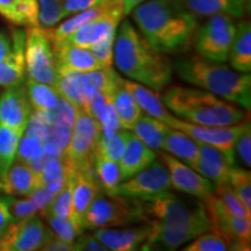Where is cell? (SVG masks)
Wrapping results in <instances>:
<instances>
[{"mask_svg":"<svg viewBox=\"0 0 251 251\" xmlns=\"http://www.w3.org/2000/svg\"><path fill=\"white\" fill-rule=\"evenodd\" d=\"M151 230L141 250H176L211 230L208 216L171 225H150Z\"/></svg>","mask_w":251,"mask_h":251,"instance_id":"obj_11","label":"cell"},{"mask_svg":"<svg viewBox=\"0 0 251 251\" xmlns=\"http://www.w3.org/2000/svg\"><path fill=\"white\" fill-rule=\"evenodd\" d=\"M39 24L42 28H52L64 19L63 0H37Z\"/></svg>","mask_w":251,"mask_h":251,"instance_id":"obj_47","label":"cell"},{"mask_svg":"<svg viewBox=\"0 0 251 251\" xmlns=\"http://www.w3.org/2000/svg\"><path fill=\"white\" fill-rule=\"evenodd\" d=\"M198 147H199V157L191 168L214 183V185L227 181L230 169L235 165V158H236L235 152L225 151L199 142Z\"/></svg>","mask_w":251,"mask_h":251,"instance_id":"obj_19","label":"cell"},{"mask_svg":"<svg viewBox=\"0 0 251 251\" xmlns=\"http://www.w3.org/2000/svg\"><path fill=\"white\" fill-rule=\"evenodd\" d=\"M106 5H107V1H103L102 4H100L96 7L85 9V11L78 12V13H75L72 15H69L67 17L68 19L63 23L56 25L55 28H45L47 34H48L50 41H51V45H57V43H61L65 39H68L71 34H74L78 28L83 26L84 24L89 23L90 20H92L99 15L103 9L106 8Z\"/></svg>","mask_w":251,"mask_h":251,"instance_id":"obj_31","label":"cell"},{"mask_svg":"<svg viewBox=\"0 0 251 251\" xmlns=\"http://www.w3.org/2000/svg\"><path fill=\"white\" fill-rule=\"evenodd\" d=\"M113 63L126 77L153 91H162L171 83V63L127 19L117 28Z\"/></svg>","mask_w":251,"mask_h":251,"instance_id":"obj_2","label":"cell"},{"mask_svg":"<svg viewBox=\"0 0 251 251\" xmlns=\"http://www.w3.org/2000/svg\"><path fill=\"white\" fill-rule=\"evenodd\" d=\"M168 168L162 161H153L143 170L122 180L108 194L141 199L171 190Z\"/></svg>","mask_w":251,"mask_h":251,"instance_id":"obj_12","label":"cell"},{"mask_svg":"<svg viewBox=\"0 0 251 251\" xmlns=\"http://www.w3.org/2000/svg\"><path fill=\"white\" fill-rule=\"evenodd\" d=\"M183 1L197 17H211L221 13L234 19H241L246 14L247 0H183Z\"/></svg>","mask_w":251,"mask_h":251,"instance_id":"obj_28","label":"cell"},{"mask_svg":"<svg viewBox=\"0 0 251 251\" xmlns=\"http://www.w3.org/2000/svg\"><path fill=\"white\" fill-rule=\"evenodd\" d=\"M157 153L155 150L149 148L147 144L137 139L133 133L129 134L127 144L122 153L121 158L119 159L120 166L121 180L127 179L137 172L143 170L149 164L155 161Z\"/></svg>","mask_w":251,"mask_h":251,"instance_id":"obj_25","label":"cell"},{"mask_svg":"<svg viewBox=\"0 0 251 251\" xmlns=\"http://www.w3.org/2000/svg\"><path fill=\"white\" fill-rule=\"evenodd\" d=\"M67 170V169H65ZM75 186V174L67 171V179L61 187V190L56 193L51 202L42 209V215H54L59 218H70L72 208V192Z\"/></svg>","mask_w":251,"mask_h":251,"instance_id":"obj_36","label":"cell"},{"mask_svg":"<svg viewBox=\"0 0 251 251\" xmlns=\"http://www.w3.org/2000/svg\"><path fill=\"white\" fill-rule=\"evenodd\" d=\"M12 196H0V235L9 227V225L14 221L13 215H12L11 206Z\"/></svg>","mask_w":251,"mask_h":251,"instance_id":"obj_56","label":"cell"},{"mask_svg":"<svg viewBox=\"0 0 251 251\" xmlns=\"http://www.w3.org/2000/svg\"><path fill=\"white\" fill-rule=\"evenodd\" d=\"M43 251H75L74 249V243L65 242V241L61 240L57 236L50 238V240L47 242L45 246L42 247Z\"/></svg>","mask_w":251,"mask_h":251,"instance_id":"obj_57","label":"cell"},{"mask_svg":"<svg viewBox=\"0 0 251 251\" xmlns=\"http://www.w3.org/2000/svg\"><path fill=\"white\" fill-rule=\"evenodd\" d=\"M56 193L47 190L46 187L40 186L39 188H36L33 193L29 194L28 198H29L31 202L36 206V208L39 209V211H42V209H45L46 207L51 202V200L54 199Z\"/></svg>","mask_w":251,"mask_h":251,"instance_id":"obj_55","label":"cell"},{"mask_svg":"<svg viewBox=\"0 0 251 251\" xmlns=\"http://www.w3.org/2000/svg\"><path fill=\"white\" fill-rule=\"evenodd\" d=\"M156 153L168 168L172 188L187 196L197 198L202 202L214 194V185L212 181L198 174L190 165L185 164L184 162L165 151Z\"/></svg>","mask_w":251,"mask_h":251,"instance_id":"obj_14","label":"cell"},{"mask_svg":"<svg viewBox=\"0 0 251 251\" xmlns=\"http://www.w3.org/2000/svg\"><path fill=\"white\" fill-rule=\"evenodd\" d=\"M77 112L78 109L76 106L61 96L55 107L50 109L49 112L45 113L51 125L64 126V127L72 128L74 122L76 120Z\"/></svg>","mask_w":251,"mask_h":251,"instance_id":"obj_45","label":"cell"},{"mask_svg":"<svg viewBox=\"0 0 251 251\" xmlns=\"http://www.w3.org/2000/svg\"><path fill=\"white\" fill-rule=\"evenodd\" d=\"M121 229L101 228L94 231V236L111 251L141 250L142 244L148 238L151 227L144 224L136 227H120Z\"/></svg>","mask_w":251,"mask_h":251,"instance_id":"obj_20","label":"cell"},{"mask_svg":"<svg viewBox=\"0 0 251 251\" xmlns=\"http://www.w3.org/2000/svg\"><path fill=\"white\" fill-rule=\"evenodd\" d=\"M101 127L97 119L83 109H78L71 129V137L62 153L67 171L76 174L83 169L94 168Z\"/></svg>","mask_w":251,"mask_h":251,"instance_id":"obj_6","label":"cell"},{"mask_svg":"<svg viewBox=\"0 0 251 251\" xmlns=\"http://www.w3.org/2000/svg\"><path fill=\"white\" fill-rule=\"evenodd\" d=\"M86 75L91 83H92V85L97 90L109 94V96H113L115 90L122 83V78L119 76L117 71L112 67L101 68L98 69V70L86 72Z\"/></svg>","mask_w":251,"mask_h":251,"instance_id":"obj_42","label":"cell"},{"mask_svg":"<svg viewBox=\"0 0 251 251\" xmlns=\"http://www.w3.org/2000/svg\"><path fill=\"white\" fill-rule=\"evenodd\" d=\"M33 113L26 86L24 84L6 90L0 96V125L25 133Z\"/></svg>","mask_w":251,"mask_h":251,"instance_id":"obj_17","label":"cell"},{"mask_svg":"<svg viewBox=\"0 0 251 251\" xmlns=\"http://www.w3.org/2000/svg\"><path fill=\"white\" fill-rule=\"evenodd\" d=\"M214 196L234 214L242 216V218L251 219V213L247 211L240 198L237 197V194L234 192V190L229 185L228 180L214 185Z\"/></svg>","mask_w":251,"mask_h":251,"instance_id":"obj_44","label":"cell"},{"mask_svg":"<svg viewBox=\"0 0 251 251\" xmlns=\"http://www.w3.org/2000/svg\"><path fill=\"white\" fill-rule=\"evenodd\" d=\"M72 128L50 124L43 139L45 152L50 157H61L71 137Z\"/></svg>","mask_w":251,"mask_h":251,"instance_id":"obj_39","label":"cell"},{"mask_svg":"<svg viewBox=\"0 0 251 251\" xmlns=\"http://www.w3.org/2000/svg\"><path fill=\"white\" fill-rule=\"evenodd\" d=\"M106 1H107V5L101 13L90 20L89 23L84 24L63 42L90 48L103 37L115 33L120 21L125 18L124 11L119 5L113 4L109 0H106Z\"/></svg>","mask_w":251,"mask_h":251,"instance_id":"obj_16","label":"cell"},{"mask_svg":"<svg viewBox=\"0 0 251 251\" xmlns=\"http://www.w3.org/2000/svg\"><path fill=\"white\" fill-rule=\"evenodd\" d=\"M26 90L33 111L49 112L55 107L61 97L55 86L33 79L27 80Z\"/></svg>","mask_w":251,"mask_h":251,"instance_id":"obj_34","label":"cell"},{"mask_svg":"<svg viewBox=\"0 0 251 251\" xmlns=\"http://www.w3.org/2000/svg\"><path fill=\"white\" fill-rule=\"evenodd\" d=\"M235 156L238 157L242 164L247 168L251 166V127L249 119H247L243 130L238 135L234 144Z\"/></svg>","mask_w":251,"mask_h":251,"instance_id":"obj_50","label":"cell"},{"mask_svg":"<svg viewBox=\"0 0 251 251\" xmlns=\"http://www.w3.org/2000/svg\"><path fill=\"white\" fill-rule=\"evenodd\" d=\"M23 135L13 128L0 125V177L4 176L14 163Z\"/></svg>","mask_w":251,"mask_h":251,"instance_id":"obj_35","label":"cell"},{"mask_svg":"<svg viewBox=\"0 0 251 251\" xmlns=\"http://www.w3.org/2000/svg\"><path fill=\"white\" fill-rule=\"evenodd\" d=\"M75 251H108L94 235L81 233L74 242Z\"/></svg>","mask_w":251,"mask_h":251,"instance_id":"obj_53","label":"cell"},{"mask_svg":"<svg viewBox=\"0 0 251 251\" xmlns=\"http://www.w3.org/2000/svg\"><path fill=\"white\" fill-rule=\"evenodd\" d=\"M191 242V241H190ZM184 251H226L229 250L227 240L219 234L218 231L208 230L206 233L192 240L186 247L183 248Z\"/></svg>","mask_w":251,"mask_h":251,"instance_id":"obj_43","label":"cell"},{"mask_svg":"<svg viewBox=\"0 0 251 251\" xmlns=\"http://www.w3.org/2000/svg\"><path fill=\"white\" fill-rule=\"evenodd\" d=\"M228 183L237 194L247 211L251 213V174L247 169L234 165L228 175Z\"/></svg>","mask_w":251,"mask_h":251,"instance_id":"obj_40","label":"cell"},{"mask_svg":"<svg viewBox=\"0 0 251 251\" xmlns=\"http://www.w3.org/2000/svg\"><path fill=\"white\" fill-rule=\"evenodd\" d=\"M55 87L63 98L74 103L77 109H83L86 112L91 96L97 90L87 78L86 72L85 74L81 72L59 74Z\"/></svg>","mask_w":251,"mask_h":251,"instance_id":"obj_24","label":"cell"},{"mask_svg":"<svg viewBox=\"0 0 251 251\" xmlns=\"http://www.w3.org/2000/svg\"><path fill=\"white\" fill-rule=\"evenodd\" d=\"M113 102L117 109L122 129H133L134 125L142 115V109L140 108L139 103L136 102L129 91L124 86V79L113 94Z\"/></svg>","mask_w":251,"mask_h":251,"instance_id":"obj_33","label":"cell"},{"mask_svg":"<svg viewBox=\"0 0 251 251\" xmlns=\"http://www.w3.org/2000/svg\"><path fill=\"white\" fill-rule=\"evenodd\" d=\"M109 1L113 2V4H117L120 6L126 17V15L129 14L130 12L136 7V6H139L144 1H147V0H109Z\"/></svg>","mask_w":251,"mask_h":251,"instance_id":"obj_59","label":"cell"},{"mask_svg":"<svg viewBox=\"0 0 251 251\" xmlns=\"http://www.w3.org/2000/svg\"><path fill=\"white\" fill-rule=\"evenodd\" d=\"M25 40H26V31L20 29L13 30L12 33L13 51L7 58L0 61V86L5 89L24 84L26 77Z\"/></svg>","mask_w":251,"mask_h":251,"instance_id":"obj_23","label":"cell"},{"mask_svg":"<svg viewBox=\"0 0 251 251\" xmlns=\"http://www.w3.org/2000/svg\"><path fill=\"white\" fill-rule=\"evenodd\" d=\"M247 118L241 124L230 126V127H212V126H201L191 124L181 119L171 115L165 124L169 127L184 131L191 139L199 143H205L225 151L234 152V144L238 135L246 126Z\"/></svg>","mask_w":251,"mask_h":251,"instance_id":"obj_15","label":"cell"},{"mask_svg":"<svg viewBox=\"0 0 251 251\" xmlns=\"http://www.w3.org/2000/svg\"><path fill=\"white\" fill-rule=\"evenodd\" d=\"M129 14L140 33L162 54L184 52L198 29V17L183 0H147Z\"/></svg>","mask_w":251,"mask_h":251,"instance_id":"obj_1","label":"cell"},{"mask_svg":"<svg viewBox=\"0 0 251 251\" xmlns=\"http://www.w3.org/2000/svg\"><path fill=\"white\" fill-rule=\"evenodd\" d=\"M236 33L234 18L227 14H214L198 28L194 35V47L198 56L213 62L225 63Z\"/></svg>","mask_w":251,"mask_h":251,"instance_id":"obj_8","label":"cell"},{"mask_svg":"<svg viewBox=\"0 0 251 251\" xmlns=\"http://www.w3.org/2000/svg\"><path fill=\"white\" fill-rule=\"evenodd\" d=\"M124 86L134 97V99L139 103L140 108L150 117L158 119L165 124V121L172 115L163 102L162 97L155 93V91L150 87L144 86L142 84L136 83V81L125 79Z\"/></svg>","mask_w":251,"mask_h":251,"instance_id":"obj_29","label":"cell"},{"mask_svg":"<svg viewBox=\"0 0 251 251\" xmlns=\"http://www.w3.org/2000/svg\"><path fill=\"white\" fill-rule=\"evenodd\" d=\"M141 222L139 203L134 198L114 196L101 191L83 220L84 230L120 228Z\"/></svg>","mask_w":251,"mask_h":251,"instance_id":"obj_7","label":"cell"},{"mask_svg":"<svg viewBox=\"0 0 251 251\" xmlns=\"http://www.w3.org/2000/svg\"><path fill=\"white\" fill-rule=\"evenodd\" d=\"M13 51V43L12 39L4 33H0V61L7 58Z\"/></svg>","mask_w":251,"mask_h":251,"instance_id":"obj_58","label":"cell"},{"mask_svg":"<svg viewBox=\"0 0 251 251\" xmlns=\"http://www.w3.org/2000/svg\"><path fill=\"white\" fill-rule=\"evenodd\" d=\"M94 172L102 191L109 193L121 183V172L119 163L97 151L94 158Z\"/></svg>","mask_w":251,"mask_h":251,"instance_id":"obj_37","label":"cell"},{"mask_svg":"<svg viewBox=\"0 0 251 251\" xmlns=\"http://www.w3.org/2000/svg\"><path fill=\"white\" fill-rule=\"evenodd\" d=\"M159 150L170 153L190 166H192L199 157V147L197 141L191 139L184 131L171 127L166 133Z\"/></svg>","mask_w":251,"mask_h":251,"instance_id":"obj_27","label":"cell"},{"mask_svg":"<svg viewBox=\"0 0 251 251\" xmlns=\"http://www.w3.org/2000/svg\"><path fill=\"white\" fill-rule=\"evenodd\" d=\"M101 191L102 187L97 178L94 168L83 169L75 174L70 220L79 234L84 233L83 220L85 218L87 209Z\"/></svg>","mask_w":251,"mask_h":251,"instance_id":"obj_18","label":"cell"},{"mask_svg":"<svg viewBox=\"0 0 251 251\" xmlns=\"http://www.w3.org/2000/svg\"><path fill=\"white\" fill-rule=\"evenodd\" d=\"M40 186V172L19 161H14L8 171L0 177V193L5 196L28 197Z\"/></svg>","mask_w":251,"mask_h":251,"instance_id":"obj_22","label":"cell"},{"mask_svg":"<svg viewBox=\"0 0 251 251\" xmlns=\"http://www.w3.org/2000/svg\"><path fill=\"white\" fill-rule=\"evenodd\" d=\"M0 15L17 26H40L37 0H0Z\"/></svg>","mask_w":251,"mask_h":251,"instance_id":"obj_30","label":"cell"},{"mask_svg":"<svg viewBox=\"0 0 251 251\" xmlns=\"http://www.w3.org/2000/svg\"><path fill=\"white\" fill-rule=\"evenodd\" d=\"M41 175V186L46 187L51 192L57 193L67 179V170L62 157H51L49 158L42 170Z\"/></svg>","mask_w":251,"mask_h":251,"instance_id":"obj_38","label":"cell"},{"mask_svg":"<svg viewBox=\"0 0 251 251\" xmlns=\"http://www.w3.org/2000/svg\"><path fill=\"white\" fill-rule=\"evenodd\" d=\"M211 230L221 234L229 244V250H250L251 219L230 212L214 194L203 201Z\"/></svg>","mask_w":251,"mask_h":251,"instance_id":"obj_10","label":"cell"},{"mask_svg":"<svg viewBox=\"0 0 251 251\" xmlns=\"http://www.w3.org/2000/svg\"><path fill=\"white\" fill-rule=\"evenodd\" d=\"M170 129L168 125L150 117V115H141L136 124L134 125L133 134L144 144L153 150H159L166 133Z\"/></svg>","mask_w":251,"mask_h":251,"instance_id":"obj_32","label":"cell"},{"mask_svg":"<svg viewBox=\"0 0 251 251\" xmlns=\"http://www.w3.org/2000/svg\"><path fill=\"white\" fill-rule=\"evenodd\" d=\"M43 218L49 224L52 233L65 242L74 243L78 235H80L70 218H59L54 215H43Z\"/></svg>","mask_w":251,"mask_h":251,"instance_id":"obj_48","label":"cell"},{"mask_svg":"<svg viewBox=\"0 0 251 251\" xmlns=\"http://www.w3.org/2000/svg\"><path fill=\"white\" fill-rule=\"evenodd\" d=\"M231 68L242 74L251 71V25L241 21L236 25V33L228 56Z\"/></svg>","mask_w":251,"mask_h":251,"instance_id":"obj_26","label":"cell"},{"mask_svg":"<svg viewBox=\"0 0 251 251\" xmlns=\"http://www.w3.org/2000/svg\"><path fill=\"white\" fill-rule=\"evenodd\" d=\"M162 100L169 111L191 124L230 127L247 118L244 109L202 89L172 86Z\"/></svg>","mask_w":251,"mask_h":251,"instance_id":"obj_4","label":"cell"},{"mask_svg":"<svg viewBox=\"0 0 251 251\" xmlns=\"http://www.w3.org/2000/svg\"><path fill=\"white\" fill-rule=\"evenodd\" d=\"M117 33V31H115ZM115 33H112L100 40L99 42L94 43L90 47L92 54L100 62L103 68H108L113 65V54H114V39Z\"/></svg>","mask_w":251,"mask_h":251,"instance_id":"obj_49","label":"cell"},{"mask_svg":"<svg viewBox=\"0 0 251 251\" xmlns=\"http://www.w3.org/2000/svg\"><path fill=\"white\" fill-rule=\"evenodd\" d=\"M136 200L141 222L148 225L179 224L208 216L201 200L177 196L170 191Z\"/></svg>","mask_w":251,"mask_h":251,"instance_id":"obj_5","label":"cell"},{"mask_svg":"<svg viewBox=\"0 0 251 251\" xmlns=\"http://www.w3.org/2000/svg\"><path fill=\"white\" fill-rule=\"evenodd\" d=\"M25 64L28 79L56 86L58 72L51 41L45 28L29 27L25 40Z\"/></svg>","mask_w":251,"mask_h":251,"instance_id":"obj_9","label":"cell"},{"mask_svg":"<svg viewBox=\"0 0 251 251\" xmlns=\"http://www.w3.org/2000/svg\"><path fill=\"white\" fill-rule=\"evenodd\" d=\"M43 153H45L43 141L33 135L24 133L20 143H19L15 159L19 162L26 163V164H30L37 158H40Z\"/></svg>","mask_w":251,"mask_h":251,"instance_id":"obj_46","label":"cell"},{"mask_svg":"<svg viewBox=\"0 0 251 251\" xmlns=\"http://www.w3.org/2000/svg\"><path fill=\"white\" fill-rule=\"evenodd\" d=\"M129 134L130 130L127 129H121L118 133L109 135V136L100 134L97 151L102 153V155L108 157V158L113 159V161L119 162L122 153H124Z\"/></svg>","mask_w":251,"mask_h":251,"instance_id":"obj_41","label":"cell"},{"mask_svg":"<svg viewBox=\"0 0 251 251\" xmlns=\"http://www.w3.org/2000/svg\"><path fill=\"white\" fill-rule=\"evenodd\" d=\"M56 68L59 74L67 72H91L103 68L89 48L62 42L52 46Z\"/></svg>","mask_w":251,"mask_h":251,"instance_id":"obj_21","label":"cell"},{"mask_svg":"<svg viewBox=\"0 0 251 251\" xmlns=\"http://www.w3.org/2000/svg\"><path fill=\"white\" fill-rule=\"evenodd\" d=\"M0 251H4V247H2V241H1V236H0Z\"/></svg>","mask_w":251,"mask_h":251,"instance_id":"obj_60","label":"cell"},{"mask_svg":"<svg viewBox=\"0 0 251 251\" xmlns=\"http://www.w3.org/2000/svg\"><path fill=\"white\" fill-rule=\"evenodd\" d=\"M9 209H11L14 221L28 218V216L36 214L39 212V209L36 208V206L31 202V200L28 197L25 199H13L12 198Z\"/></svg>","mask_w":251,"mask_h":251,"instance_id":"obj_52","label":"cell"},{"mask_svg":"<svg viewBox=\"0 0 251 251\" xmlns=\"http://www.w3.org/2000/svg\"><path fill=\"white\" fill-rule=\"evenodd\" d=\"M175 70L185 83L208 91L248 112L250 111V74H242L222 63L208 61L200 56L178 59Z\"/></svg>","mask_w":251,"mask_h":251,"instance_id":"obj_3","label":"cell"},{"mask_svg":"<svg viewBox=\"0 0 251 251\" xmlns=\"http://www.w3.org/2000/svg\"><path fill=\"white\" fill-rule=\"evenodd\" d=\"M105 0H63V15L64 18L85 9L96 7Z\"/></svg>","mask_w":251,"mask_h":251,"instance_id":"obj_54","label":"cell"},{"mask_svg":"<svg viewBox=\"0 0 251 251\" xmlns=\"http://www.w3.org/2000/svg\"><path fill=\"white\" fill-rule=\"evenodd\" d=\"M98 122L100 127H101V134L106 135V136L118 133L119 130L122 129L120 121H119L117 109H115L114 102H113V97L109 99L105 109L100 114Z\"/></svg>","mask_w":251,"mask_h":251,"instance_id":"obj_51","label":"cell"},{"mask_svg":"<svg viewBox=\"0 0 251 251\" xmlns=\"http://www.w3.org/2000/svg\"><path fill=\"white\" fill-rule=\"evenodd\" d=\"M0 236L4 251H35L42 249L55 234L34 214L13 221Z\"/></svg>","mask_w":251,"mask_h":251,"instance_id":"obj_13","label":"cell"}]
</instances>
